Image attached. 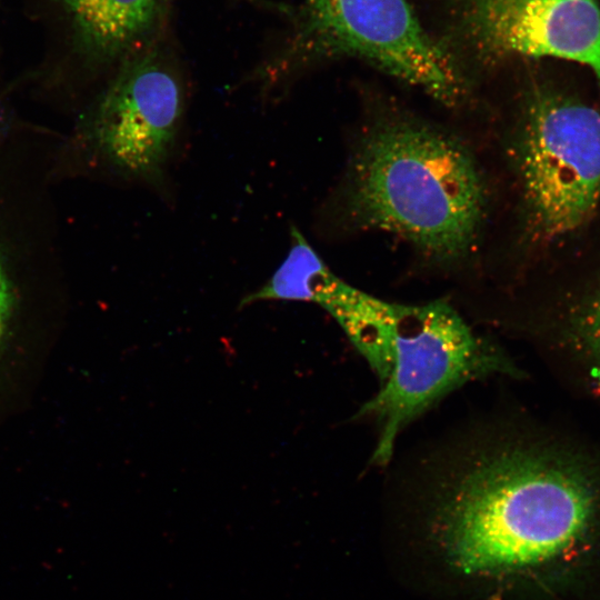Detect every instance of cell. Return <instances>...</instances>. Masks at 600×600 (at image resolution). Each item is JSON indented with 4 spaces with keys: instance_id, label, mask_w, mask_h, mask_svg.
<instances>
[{
    "instance_id": "6da1fadb",
    "label": "cell",
    "mask_w": 600,
    "mask_h": 600,
    "mask_svg": "<svg viewBox=\"0 0 600 600\" xmlns=\"http://www.w3.org/2000/svg\"><path fill=\"white\" fill-rule=\"evenodd\" d=\"M433 457L419 501L456 576L556 587L600 553V438L522 410Z\"/></svg>"
},
{
    "instance_id": "7a4b0ae2",
    "label": "cell",
    "mask_w": 600,
    "mask_h": 600,
    "mask_svg": "<svg viewBox=\"0 0 600 600\" xmlns=\"http://www.w3.org/2000/svg\"><path fill=\"white\" fill-rule=\"evenodd\" d=\"M350 173L348 208L361 226L394 233L436 259L471 249L484 192L472 158L450 137L413 120L379 121Z\"/></svg>"
},
{
    "instance_id": "3957f363",
    "label": "cell",
    "mask_w": 600,
    "mask_h": 600,
    "mask_svg": "<svg viewBox=\"0 0 600 600\" xmlns=\"http://www.w3.org/2000/svg\"><path fill=\"white\" fill-rule=\"evenodd\" d=\"M527 231L540 246L571 239L600 202V112L568 88L528 94L517 141Z\"/></svg>"
},
{
    "instance_id": "277c9868",
    "label": "cell",
    "mask_w": 600,
    "mask_h": 600,
    "mask_svg": "<svg viewBox=\"0 0 600 600\" xmlns=\"http://www.w3.org/2000/svg\"><path fill=\"white\" fill-rule=\"evenodd\" d=\"M349 56L454 102L462 83L449 54L428 34L408 0H303L289 43L264 67L274 89L306 62Z\"/></svg>"
},
{
    "instance_id": "5b68a950",
    "label": "cell",
    "mask_w": 600,
    "mask_h": 600,
    "mask_svg": "<svg viewBox=\"0 0 600 600\" xmlns=\"http://www.w3.org/2000/svg\"><path fill=\"white\" fill-rule=\"evenodd\" d=\"M497 374L524 378L503 349L474 332L446 301L406 304L390 372L357 414L376 422L372 461L388 463L399 433L439 399L467 382Z\"/></svg>"
},
{
    "instance_id": "8992f818",
    "label": "cell",
    "mask_w": 600,
    "mask_h": 600,
    "mask_svg": "<svg viewBox=\"0 0 600 600\" xmlns=\"http://www.w3.org/2000/svg\"><path fill=\"white\" fill-rule=\"evenodd\" d=\"M182 80L154 48L134 50L98 99L92 144L120 176L159 188L178 150L187 114Z\"/></svg>"
},
{
    "instance_id": "52a82bcc",
    "label": "cell",
    "mask_w": 600,
    "mask_h": 600,
    "mask_svg": "<svg viewBox=\"0 0 600 600\" xmlns=\"http://www.w3.org/2000/svg\"><path fill=\"white\" fill-rule=\"evenodd\" d=\"M437 1L479 52L573 62L600 86V0Z\"/></svg>"
},
{
    "instance_id": "ba28073f",
    "label": "cell",
    "mask_w": 600,
    "mask_h": 600,
    "mask_svg": "<svg viewBox=\"0 0 600 600\" xmlns=\"http://www.w3.org/2000/svg\"><path fill=\"white\" fill-rule=\"evenodd\" d=\"M514 318L559 383L600 408V258L569 256Z\"/></svg>"
},
{
    "instance_id": "9c48e42d",
    "label": "cell",
    "mask_w": 600,
    "mask_h": 600,
    "mask_svg": "<svg viewBox=\"0 0 600 600\" xmlns=\"http://www.w3.org/2000/svg\"><path fill=\"white\" fill-rule=\"evenodd\" d=\"M252 302H313L338 322L382 383L391 368L398 322L406 304L388 302L338 278L296 228L287 257L270 279L250 293Z\"/></svg>"
},
{
    "instance_id": "30bf717a",
    "label": "cell",
    "mask_w": 600,
    "mask_h": 600,
    "mask_svg": "<svg viewBox=\"0 0 600 600\" xmlns=\"http://www.w3.org/2000/svg\"><path fill=\"white\" fill-rule=\"evenodd\" d=\"M66 11L79 50L96 62L133 52L151 31L158 0H57Z\"/></svg>"
},
{
    "instance_id": "8fae6325",
    "label": "cell",
    "mask_w": 600,
    "mask_h": 600,
    "mask_svg": "<svg viewBox=\"0 0 600 600\" xmlns=\"http://www.w3.org/2000/svg\"><path fill=\"white\" fill-rule=\"evenodd\" d=\"M11 302V290L3 261L0 254V337L6 324Z\"/></svg>"
},
{
    "instance_id": "7c38bea8",
    "label": "cell",
    "mask_w": 600,
    "mask_h": 600,
    "mask_svg": "<svg viewBox=\"0 0 600 600\" xmlns=\"http://www.w3.org/2000/svg\"><path fill=\"white\" fill-rule=\"evenodd\" d=\"M248 1H251V2H253V3L264 4V6H267V7H270V6L266 4V2H263V1H261V0H248Z\"/></svg>"
}]
</instances>
